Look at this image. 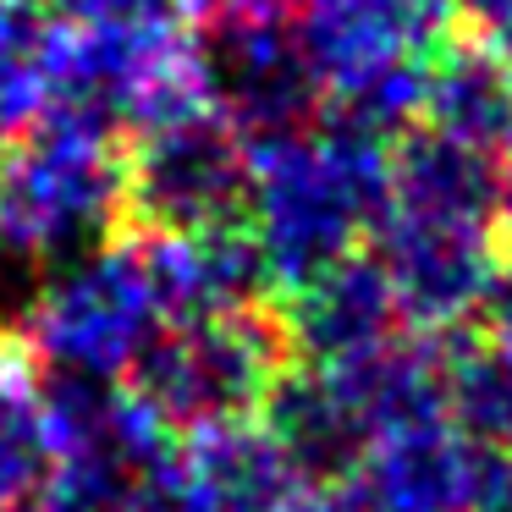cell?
<instances>
[{
  "label": "cell",
  "instance_id": "21",
  "mask_svg": "<svg viewBox=\"0 0 512 512\" xmlns=\"http://www.w3.org/2000/svg\"><path fill=\"white\" fill-rule=\"evenodd\" d=\"M144 474L100 452H61L28 512H138Z\"/></svg>",
  "mask_w": 512,
  "mask_h": 512
},
{
  "label": "cell",
  "instance_id": "7",
  "mask_svg": "<svg viewBox=\"0 0 512 512\" xmlns=\"http://www.w3.org/2000/svg\"><path fill=\"white\" fill-rule=\"evenodd\" d=\"M347 485L364 512H512V452L424 419L369 441Z\"/></svg>",
  "mask_w": 512,
  "mask_h": 512
},
{
  "label": "cell",
  "instance_id": "15",
  "mask_svg": "<svg viewBox=\"0 0 512 512\" xmlns=\"http://www.w3.org/2000/svg\"><path fill=\"white\" fill-rule=\"evenodd\" d=\"M501 160L430 127H408L391 149V215L496 226Z\"/></svg>",
  "mask_w": 512,
  "mask_h": 512
},
{
  "label": "cell",
  "instance_id": "8",
  "mask_svg": "<svg viewBox=\"0 0 512 512\" xmlns=\"http://www.w3.org/2000/svg\"><path fill=\"white\" fill-rule=\"evenodd\" d=\"M199 45L210 105L248 138V149L320 122L325 83L287 17L221 12V23Z\"/></svg>",
  "mask_w": 512,
  "mask_h": 512
},
{
  "label": "cell",
  "instance_id": "25",
  "mask_svg": "<svg viewBox=\"0 0 512 512\" xmlns=\"http://www.w3.org/2000/svg\"><path fill=\"white\" fill-rule=\"evenodd\" d=\"M303 0H226L221 12H243V17H287L298 12Z\"/></svg>",
  "mask_w": 512,
  "mask_h": 512
},
{
  "label": "cell",
  "instance_id": "5",
  "mask_svg": "<svg viewBox=\"0 0 512 512\" xmlns=\"http://www.w3.org/2000/svg\"><path fill=\"white\" fill-rule=\"evenodd\" d=\"M160 331V309L149 298L138 243H100L67 259L28 303V358L50 375L127 380L149 336Z\"/></svg>",
  "mask_w": 512,
  "mask_h": 512
},
{
  "label": "cell",
  "instance_id": "2",
  "mask_svg": "<svg viewBox=\"0 0 512 512\" xmlns=\"http://www.w3.org/2000/svg\"><path fill=\"white\" fill-rule=\"evenodd\" d=\"M127 221V149L111 127L50 111L0 155V248L67 259L111 243Z\"/></svg>",
  "mask_w": 512,
  "mask_h": 512
},
{
  "label": "cell",
  "instance_id": "3",
  "mask_svg": "<svg viewBox=\"0 0 512 512\" xmlns=\"http://www.w3.org/2000/svg\"><path fill=\"white\" fill-rule=\"evenodd\" d=\"M210 105L204 45L182 17L138 6L111 23L67 28L56 23V105L94 127H160Z\"/></svg>",
  "mask_w": 512,
  "mask_h": 512
},
{
  "label": "cell",
  "instance_id": "22",
  "mask_svg": "<svg viewBox=\"0 0 512 512\" xmlns=\"http://www.w3.org/2000/svg\"><path fill=\"white\" fill-rule=\"evenodd\" d=\"M452 17L474 39H485L501 56H512V0H452Z\"/></svg>",
  "mask_w": 512,
  "mask_h": 512
},
{
  "label": "cell",
  "instance_id": "11",
  "mask_svg": "<svg viewBox=\"0 0 512 512\" xmlns=\"http://www.w3.org/2000/svg\"><path fill=\"white\" fill-rule=\"evenodd\" d=\"M298 485L265 424L243 419L177 435L138 485V512H287Z\"/></svg>",
  "mask_w": 512,
  "mask_h": 512
},
{
  "label": "cell",
  "instance_id": "6",
  "mask_svg": "<svg viewBox=\"0 0 512 512\" xmlns=\"http://www.w3.org/2000/svg\"><path fill=\"white\" fill-rule=\"evenodd\" d=\"M254 149L215 105L133 133L127 149V221L138 232H204L243 221Z\"/></svg>",
  "mask_w": 512,
  "mask_h": 512
},
{
  "label": "cell",
  "instance_id": "1",
  "mask_svg": "<svg viewBox=\"0 0 512 512\" xmlns=\"http://www.w3.org/2000/svg\"><path fill=\"white\" fill-rule=\"evenodd\" d=\"M391 204V149L325 116L320 127L254 144L243 221L254 226L276 292L314 281L375 237Z\"/></svg>",
  "mask_w": 512,
  "mask_h": 512
},
{
  "label": "cell",
  "instance_id": "12",
  "mask_svg": "<svg viewBox=\"0 0 512 512\" xmlns=\"http://www.w3.org/2000/svg\"><path fill=\"white\" fill-rule=\"evenodd\" d=\"M144 281L160 320H210V314L265 309L270 281L265 248L248 221H221L204 232H144L138 237Z\"/></svg>",
  "mask_w": 512,
  "mask_h": 512
},
{
  "label": "cell",
  "instance_id": "14",
  "mask_svg": "<svg viewBox=\"0 0 512 512\" xmlns=\"http://www.w3.org/2000/svg\"><path fill=\"white\" fill-rule=\"evenodd\" d=\"M430 133H446L468 149L512 155V56L485 39H446L424 72V116Z\"/></svg>",
  "mask_w": 512,
  "mask_h": 512
},
{
  "label": "cell",
  "instance_id": "23",
  "mask_svg": "<svg viewBox=\"0 0 512 512\" xmlns=\"http://www.w3.org/2000/svg\"><path fill=\"white\" fill-rule=\"evenodd\" d=\"M287 512H364L347 479H303L298 496L287 501Z\"/></svg>",
  "mask_w": 512,
  "mask_h": 512
},
{
  "label": "cell",
  "instance_id": "18",
  "mask_svg": "<svg viewBox=\"0 0 512 512\" xmlns=\"http://www.w3.org/2000/svg\"><path fill=\"white\" fill-rule=\"evenodd\" d=\"M50 468H56V441H50L34 358L0 342V512H28Z\"/></svg>",
  "mask_w": 512,
  "mask_h": 512
},
{
  "label": "cell",
  "instance_id": "20",
  "mask_svg": "<svg viewBox=\"0 0 512 512\" xmlns=\"http://www.w3.org/2000/svg\"><path fill=\"white\" fill-rule=\"evenodd\" d=\"M446 413L474 441L512 452V331H485L446 353Z\"/></svg>",
  "mask_w": 512,
  "mask_h": 512
},
{
  "label": "cell",
  "instance_id": "19",
  "mask_svg": "<svg viewBox=\"0 0 512 512\" xmlns=\"http://www.w3.org/2000/svg\"><path fill=\"white\" fill-rule=\"evenodd\" d=\"M56 105V17L39 0L0 34V155L23 144Z\"/></svg>",
  "mask_w": 512,
  "mask_h": 512
},
{
  "label": "cell",
  "instance_id": "13",
  "mask_svg": "<svg viewBox=\"0 0 512 512\" xmlns=\"http://www.w3.org/2000/svg\"><path fill=\"white\" fill-rule=\"evenodd\" d=\"M281 336L292 347V364H353L375 347L397 342V298L369 254H353L342 265L320 270L314 281L292 287L276 309Z\"/></svg>",
  "mask_w": 512,
  "mask_h": 512
},
{
  "label": "cell",
  "instance_id": "9",
  "mask_svg": "<svg viewBox=\"0 0 512 512\" xmlns=\"http://www.w3.org/2000/svg\"><path fill=\"white\" fill-rule=\"evenodd\" d=\"M375 265L397 298L402 325L413 336H463L474 314H485L496 281V226L474 221H430V215H391L375 226Z\"/></svg>",
  "mask_w": 512,
  "mask_h": 512
},
{
  "label": "cell",
  "instance_id": "26",
  "mask_svg": "<svg viewBox=\"0 0 512 512\" xmlns=\"http://www.w3.org/2000/svg\"><path fill=\"white\" fill-rule=\"evenodd\" d=\"M496 226L512 237V155L501 160V199H496Z\"/></svg>",
  "mask_w": 512,
  "mask_h": 512
},
{
  "label": "cell",
  "instance_id": "4",
  "mask_svg": "<svg viewBox=\"0 0 512 512\" xmlns=\"http://www.w3.org/2000/svg\"><path fill=\"white\" fill-rule=\"evenodd\" d=\"M287 364L292 347L276 309H237L155 331L138 364L127 369V391L171 435H193L254 419Z\"/></svg>",
  "mask_w": 512,
  "mask_h": 512
},
{
  "label": "cell",
  "instance_id": "16",
  "mask_svg": "<svg viewBox=\"0 0 512 512\" xmlns=\"http://www.w3.org/2000/svg\"><path fill=\"white\" fill-rule=\"evenodd\" d=\"M325 375L336 380L347 413L358 419V430L369 441L424 419H452L446 413V347H435L430 336L386 342L375 353L353 358V364H331Z\"/></svg>",
  "mask_w": 512,
  "mask_h": 512
},
{
  "label": "cell",
  "instance_id": "24",
  "mask_svg": "<svg viewBox=\"0 0 512 512\" xmlns=\"http://www.w3.org/2000/svg\"><path fill=\"white\" fill-rule=\"evenodd\" d=\"M149 6H160V12L182 17V23H199V17H221L226 0H149Z\"/></svg>",
  "mask_w": 512,
  "mask_h": 512
},
{
  "label": "cell",
  "instance_id": "10",
  "mask_svg": "<svg viewBox=\"0 0 512 512\" xmlns=\"http://www.w3.org/2000/svg\"><path fill=\"white\" fill-rule=\"evenodd\" d=\"M452 0H303L298 39L325 83V100L364 83L424 72L452 39Z\"/></svg>",
  "mask_w": 512,
  "mask_h": 512
},
{
  "label": "cell",
  "instance_id": "17",
  "mask_svg": "<svg viewBox=\"0 0 512 512\" xmlns=\"http://www.w3.org/2000/svg\"><path fill=\"white\" fill-rule=\"evenodd\" d=\"M259 419H265V435L281 446V457L298 468V479H347L369 446V435L347 413L336 380L314 364L281 369Z\"/></svg>",
  "mask_w": 512,
  "mask_h": 512
},
{
  "label": "cell",
  "instance_id": "27",
  "mask_svg": "<svg viewBox=\"0 0 512 512\" xmlns=\"http://www.w3.org/2000/svg\"><path fill=\"white\" fill-rule=\"evenodd\" d=\"M34 6H39V0H0V34H6L23 12H34Z\"/></svg>",
  "mask_w": 512,
  "mask_h": 512
}]
</instances>
